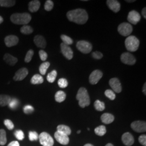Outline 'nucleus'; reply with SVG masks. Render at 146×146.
Masks as SVG:
<instances>
[{
  "mask_svg": "<svg viewBox=\"0 0 146 146\" xmlns=\"http://www.w3.org/2000/svg\"><path fill=\"white\" fill-rule=\"evenodd\" d=\"M67 17L69 21L78 25H84L88 20L87 11L83 9H76L69 11L67 13Z\"/></svg>",
  "mask_w": 146,
  "mask_h": 146,
  "instance_id": "1",
  "label": "nucleus"
},
{
  "mask_svg": "<svg viewBox=\"0 0 146 146\" xmlns=\"http://www.w3.org/2000/svg\"><path fill=\"white\" fill-rule=\"evenodd\" d=\"M31 20V15L27 13H15L11 16V21L15 25H27Z\"/></svg>",
  "mask_w": 146,
  "mask_h": 146,
  "instance_id": "2",
  "label": "nucleus"
},
{
  "mask_svg": "<svg viewBox=\"0 0 146 146\" xmlns=\"http://www.w3.org/2000/svg\"><path fill=\"white\" fill-rule=\"evenodd\" d=\"M76 99L78 101V104L81 108H84L89 106L90 100L87 89L81 87L78 89L76 95Z\"/></svg>",
  "mask_w": 146,
  "mask_h": 146,
  "instance_id": "3",
  "label": "nucleus"
},
{
  "mask_svg": "<svg viewBox=\"0 0 146 146\" xmlns=\"http://www.w3.org/2000/svg\"><path fill=\"white\" fill-rule=\"evenodd\" d=\"M140 41L139 39L134 36H129L125 40L126 49L131 52H136L139 47Z\"/></svg>",
  "mask_w": 146,
  "mask_h": 146,
  "instance_id": "4",
  "label": "nucleus"
},
{
  "mask_svg": "<svg viewBox=\"0 0 146 146\" xmlns=\"http://www.w3.org/2000/svg\"><path fill=\"white\" fill-rule=\"evenodd\" d=\"M117 31L120 35L123 36H128L133 31V27L130 23L123 22L119 26Z\"/></svg>",
  "mask_w": 146,
  "mask_h": 146,
  "instance_id": "5",
  "label": "nucleus"
},
{
  "mask_svg": "<svg viewBox=\"0 0 146 146\" xmlns=\"http://www.w3.org/2000/svg\"><path fill=\"white\" fill-rule=\"evenodd\" d=\"M40 143L43 146H52L54 141L52 137L46 132H42L38 136Z\"/></svg>",
  "mask_w": 146,
  "mask_h": 146,
  "instance_id": "6",
  "label": "nucleus"
},
{
  "mask_svg": "<svg viewBox=\"0 0 146 146\" xmlns=\"http://www.w3.org/2000/svg\"><path fill=\"white\" fill-rule=\"evenodd\" d=\"M76 48L78 50L84 54H88L92 50L93 46L90 43L86 41H80L76 43Z\"/></svg>",
  "mask_w": 146,
  "mask_h": 146,
  "instance_id": "7",
  "label": "nucleus"
},
{
  "mask_svg": "<svg viewBox=\"0 0 146 146\" xmlns=\"http://www.w3.org/2000/svg\"><path fill=\"white\" fill-rule=\"evenodd\" d=\"M121 61L125 64L134 65L136 62V58L129 52H123L121 55Z\"/></svg>",
  "mask_w": 146,
  "mask_h": 146,
  "instance_id": "8",
  "label": "nucleus"
},
{
  "mask_svg": "<svg viewBox=\"0 0 146 146\" xmlns=\"http://www.w3.org/2000/svg\"><path fill=\"white\" fill-rule=\"evenodd\" d=\"M131 128L137 133L145 132L146 131V122L142 121H134L131 124Z\"/></svg>",
  "mask_w": 146,
  "mask_h": 146,
  "instance_id": "9",
  "label": "nucleus"
},
{
  "mask_svg": "<svg viewBox=\"0 0 146 146\" xmlns=\"http://www.w3.org/2000/svg\"><path fill=\"white\" fill-rule=\"evenodd\" d=\"M103 76V73L100 70H95L90 74L89 81L90 84H96L99 82L100 79Z\"/></svg>",
  "mask_w": 146,
  "mask_h": 146,
  "instance_id": "10",
  "label": "nucleus"
},
{
  "mask_svg": "<svg viewBox=\"0 0 146 146\" xmlns=\"http://www.w3.org/2000/svg\"><path fill=\"white\" fill-rule=\"evenodd\" d=\"M127 20L131 24L136 25L139 21H140L141 16L136 11H131L128 14Z\"/></svg>",
  "mask_w": 146,
  "mask_h": 146,
  "instance_id": "11",
  "label": "nucleus"
},
{
  "mask_svg": "<svg viewBox=\"0 0 146 146\" xmlns=\"http://www.w3.org/2000/svg\"><path fill=\"white\" fill-rule=\"evenodd\" d=\"M61 52L64 56L68 60H72L73 58V52L72 49L69 46H67L64 43H61L60 44Z\"/></svg>",
  "mask_w": 146,
  "mask_h": 146,
  "instance_id": "12",
  "label": "nucleus"
},
{
  "mask_svg": "<svg viewBox=\"0 0 146 146\" xmlns=\"http://www.w3.org/2000/svg\"><path fill=\"white\" fill-rule=\"evenodd\" d=\"M54 137L58 143L63 145H67L69 143V138L68 135L61 133L59 131H56L54 134Z\"/></svg>",
  "mask_w": 146,
  "mask_h": 146,
  "instance_id": "13",
  "label": "nucleus"
},
{
  "mask_svg": "<svg viewBox=\"0 0 146 146\" xmlns=\"http://www.w3.org/2000/svg\"><path fill=\"white\" fill-rule=\"evenodd\" d=\"M109 84L110 87L113 89V90L115 93H120L122 91L121 84L120 80L118 78H111L109 81Z\"/></svg>",
  "mask_w": 146,
  "mask_h": 146,
  "instance_id": "14",
  "label": "nucleus"
},
{
  "mask_svg": "<svg viewBox=\"0 0 146 146\" xmlns=\"http://www.w3.org/2000/svg\"><path fill=\"white\" fill-rule=\"evenodd\" d=\"M28 74V70L26 68H20L19 69L13 78V79L16 81H22L24 78H26Z\"/></svg>",
  "mask_w": 146,
  "mask_h": 146,
  "instance_id": "15",
  "label": "nucleus"
},
{
  "mask_svg": "<svg viewBox=\"0 0 146 146\" xmlns=\"http://www.w3.org/2000/svg\"><path fill=\"white\" fill-rule=\"evenodd\" d=\"M19 37L13 35H8L5 37V43L7 47H11L15 46L19 43Z\"/></svg>",
  "mask_w": 146,
  "mask_h": 146,
  "instance_id": "16",
  "label": "nucleus"
},
{
  "mask_svg": "<svg viewBox=\"0 0 146 146\" xmlns=\"http://www.w3.org/2000/svg\"><path fill=\"white\" fill-rule=\"evenodd\" d=\"M122 141L125 146H131L134 142V139L130 133L127 132L122 136Z\"/></svg>",
  "mask_w": 146,
  "mask_h": 146,
  "instance_id": "17",
  "label": "nucleus"
},
{
  "mask_svg": "<svg viewBox=\"0 0 146 146\" xmlns=\"http://www.w3.org/2000/svg\"><path fill=\"white\" fill-rule=\"evenodd\" d=\"M107 4L110 10L114 13L119 12L121 8L120 2L116 0H108L107 1Z\"/></svg>",
  "mask_w": 146,
  "mask_h": 146,
  "instance_id": "18",
  "label": "nucleus"
},
{
  "mask_svg": "<svg viewBox=\"0 0 146 146\" xmlns=\"http://www.w3.org/2000/svg\"><path fill=\"white\" fill-rule=\"evenodd\" d=\"M34 42L37 47L42 49L45 48L47 46V43L44 37L41 35H36L34 38Z\"/></svg>",
  "mask_w": 146,
  "mask_h": 146,
  "instance_id": "19",
  "label": "nucleus"
},
{
  "mask_svg": "<svg viewBox=\"0 0 146 146\" xmlns=\"http://www.w3.org/2000/svg\"><path fill=\"white\" fill-rule=\"evenodd\" d=\"M3 60L8 64L11 66H15L16 63L18 61L17 58L12 56L10 54L8 53H6L3 56Z\"/></svg>",
  "mask_w": 146,
  "mask_h": 146,
  "instance_id": "20",
  "label": "nucleus"
},
{
  "mask_svg": "<svg viewBox=\"0 0 146 146\" xmlns=\"http://www.w3.org/2000/svg\"><path fill=\"white\" fill-rule=\"evenodd\" d=\"M40 2L38 0L31 1L28 5V9L31 13H35L38 11L40 7Z\"/></svg>",
  "mask_w": 146,
  "mask_h": 146,
  "instance_id": "21",
  "label": "nucleus"
},
{
  "mask_svg": "<svg viewBox=\"0 0 146 146\" xmlns=\"http://www.w3.org/2000/svg\"><path fill=\"white\" fill-rule=\"evenodd\" d=\"M101 120L104 124L108 125L114 121V116L110 113H104L101 116Z\"/></svg>",
  "mask_w": 146,
  "mask_h": 146,
  "instance_id": "22",
  "label": "nucleus"
},
{
  "mask_svg": "<svg viewBox=\"0 0 146 146\" xmlns=\"http://www.w3.org/2000/svg\"><path fill=\"white\" fill-rule=\"evenodd\" d=\"M11 98L7 95H0V106L5 107L8 106L11 102Z\"/></svg>",
  "mask_w": 146,
  "mask_h": 146,
  "instance_id": "23",
  "label": "nucleus"
},
{
  "mask_svg": "<svg viewBox=\"0 0 146 146\" xmlns=\"http://www.w3.org/2000/svg\"><path fill=\"white\" fill-rule=\"evenodd\" d=\"M57 131L68 136L70 135L72 132L70 128L68 126L63 125H58L57 127Z\"/></svg>",
  "mask_w": 146,
  "mask_h": 146,
  "instance_id": "24",
  "label": "nucleus"
},
{
  "mask_svg": "<svg viewBox=\"0 0 146 146\" xmlns=\"http://www.w3.org/2000/svg\"><path fill=\"white\" fill-rule=\"evenodd\" d=\"M66 98V94L62 90H59L57 92L55 95V101L61 103L64 101Z\"/></svg>",
  "mask_w": 146,
  "mask_h": 146,
  "instance_id": "25",
  "label": "nucleus"
},
{
  "mask_svg": "<svg viewBox=\"0 0 146 146\" xmlns=\"http://www.w3.org/2000/svg\"><path fill=\"white\" fill-rule=\"evenodd\" d=\"M44 79L41 75L39 74H35L34 75L31 80V82L33 84H41L43 82Z\"/></svg>",
  "mask_w": 146,
  "mask_h": 146,
  "instance_id": "26",
  "label": "nucleus"
},
{
  "mask_svg": "<svg viewBox=\"0 0 146 146\" xmlns=\"http://www.w3.org/2000/svg\"><path fill=\"white\" fill-rule=\"evenodd\" d=\"M15 3V0H0V6L2 7H11Z\"/></svg>",
  "mask_w": 146,
  "mask_h": 146,
  "instance_id": "27",
  "label": "nucleus"
},
{
  "mask_svg": "<svg viewBox=\"0 0 146 146\" xmlns=\"http://www.w3.org/2000/svg\"><path fill=\"white\" fill-rule=\"evenodd\" d=\"M95 133L97 135L102 136L104 135V134L106 133V127L104 125H101L96 127L95 129Z\"/></svg>",
  "mask_w": 146,
  "mask_h": 146,
  "instance_id": "28",
  "label": "nucleus"
},
{
  "mask_svg": "<svg viewBox=\"0 0 146 146\" xmlns=\"http://www.w3.org/2000/svg\"><path fill=\"white\" fill-rule=\"evenodd\" d=\"M50 66V63L49 62H44L42 63L39 67V71L42 75H44L47 72L48 68Z\"/></svg>",
  "mask_w": 146,
  "mask_h": 146,
  "instance_id": "29",
  "label": "nucleus"
},
{
  "mask_svg": "<svg viewBox=\"0 0 146 146\" xmlns=\"http://www.w3.org/2000/svg\"><path fill=\"white\" fill-rule=\"evenodd\" d=\"M21 33L25 35L31 34L33 32V29L31 26L28 25H24L20 29Z\"/></svg>",
  "mask_w": 146,
  "mask_h": 146,
  "instance_id": "30",
  "label": "nucleus"
},
{
  "mask_svg": "<svg viewBox=\"0 0 146 146\" xmlns=\"http://www.w3.org/2000/svg\"><path fill=\"white\" fill-rule=\"evenodd\" d=\"M94 107L95 110L99 111H102L105 109V104L104 102L97 100L94 102Z\"/></svg>",
  "mask_w": 146,
  "mask_h": 146,
  "instance_id": "31",
  "label": "nucleus"
},
{
  "mask_svg": "<svg viewBox=\"0 0 146 146\" xmlns=\"http://www.w3.org/2000/svg\"><path fill=\"white\" fill-rule=\"evenodd\" d=\"M7 136L5 130L1 129H0V145L4 146L7 143Z\"/></svg>",
  "mask_w": 146,
  "mask_h": 146,
  "instance_id": "32",
  "label": "nucleus"
},
{
  "mask_svg": "<svg viewBox=\"0 0 146 146\" xmlns=\"http://www.w3.org/2000/svg\"><path fill=\"white\" fill-rule=\"evenodd\" d=\"M57 72L55 70L52 71L48 74L47 76V81L50 83H53L56 78Z\"/></svg>",
  "mask_w": 146,
  "mask_h": 146,
  "instance_id": "33",
  "label": "nucleus"
},
{
  "mask_svg": "<svg viewBox=\"0 0 146 146\" xmlns=\"http://www.w3.org/2000/svg\"><path fill=\"white\" fill-rule=\"evenodd\" d=\"M19 104V101L16 98H13L11 100L10 103L8 104V107L11 108V110H16Z\"/></svg>",
  "mask_w": 146,
  "mask_h": 146,
  "instance_id": "34",
  "label": "nucleus"
},
{
  "mask_svg": "<svg viewBox=\"0 0 146 146\" xmlns=\"http://www.w3.org/2000/svg\"><path fill=\"white\" fill-rule=\"evenodd\" d=\"M61 39L62 40L63 43H64L67 46L73 44V40L70 37L66 35H61Z\"/></svg>",
  "mask_w": 146,
  "mask_h": 146,
  "instance_id": "35",
  "label": "nucleus"
},
{
  "mask_svg": "<svg viewBox=\"0 0 146 146\" xmlns=\"http://www.w3.org/2000/svg\"><path fill=\"white\" fill-rule=\"evenodd\" d=\"M54 7V2L51 0H47L45 2L44 5V9L47 11H52Z\"/></svg>",
  "mask_w": 146,
  "mask_h": 146,
  "instance_id": "36",
  "label": "nucleus"
},
{
  "mask_svg": "<svg viewBox=\"0 0 146 146\" xmlns=\"http://www.w3.org/2000/svg\"><path fill=\"white\" fill-rule=\"evenodd\" d=\"M104 94L110 100H115L116 95H115L114 92L113 90H111L110 89H107L105 91Z\"/></svg>",
  "mask_w": 146,
  "mask_h": 146,
  "instance_id": "37",
  "label": "nucleus"
},
{
  "mask_svg": "<svg viewBox=\"0 0 146 146\" xmlns=\"http://www.w3.org/2000/svg\"><path fill=\"white\" fill-rule=\"evenodd\" d=\"M58 85L61 88H65L68 86V81L66 78H60L58 81Z\"/></svg>",
  "mask_w": 146,
  "mask_h": 146,
  "instance_id": "38",
  "label": "nucleus"
},
{
  "mask_svg": "<svg viewBox=\"0 0 146 146\" xmlns=\"http://www.w3.org/2000/svg\"><path fill=\"white\" fill-rule=\"evenodd\" d=\"M34 52L33 50H32V49H30L28 51V52H27L26 55L25 56V62L29 63V62H31L32 58L34 55Z\"/></svg>",
  "mask_w": 146,
  "mask_h": 146,
  "instance_id": "39",
  "label": "nucleus"
},
{
  "mask_svg": "<svg viewBox=\"0 0 146 146\" xmlns=\"http://www.w3.org/2000/svg\"><path fill=\"white\" fill-rule=\"evenodd\" d=\"M14 135L15 136L16 138L19 140L22 141L25 138V134L23 132V131L21 130H17L14 133Z\"/></svg>",
  "mask_w": 146,
  "mask_h": 146,
  "instance_id": "40",
  "label": "nucleus"
},
{
  "mask_svg": "<svg viewBox=\"0 0 146 146\" xmlns=\"http://www.w3.org/2000/svg\"><path fill=\"white\" fill-rule=\"evenodd\" d=\"M38 139V135L36 131H30L29 133V139L30 141H37Z\"/></svg>",
  "mask_w": 146,
  "mask_h": 146,
  "instance_id": "41",
  "label": "nucleus"
},
{
  "mask_svg": "<svg viewBox=\"0 0 146 146\" xmlns=\"http://www.w3.org/2000/svg\"><path fill=\"white\" fill-rule=\"evenodd\" d=\"M4 125L7 128V129L10 131L13 130L14 128V125L13 122L11 120H9V119H6L4 121Z\"/></svg>",
  "mask_w": 146,
  "mask_h": 146,
  "instance_id": "42",
  "label": "nucleus"
},
{
  "mask_svg": "<svg viewBox=\"0 0 146 146\" xmlns=\"http://www.w3.org/2000/svg\"><path fill=\"white\" fill-rule=\"evenodd\" d=\"M34 111V108L30 105H27L23 108V111L26 114H31Z\"/></svg>",
  "mask_w": 146,
  "mask_h": 146,
  "instance_id": "43",
  "label": "nucleus"
},
{
  "mask_svg": "<svg viewBox=\"0 0 146 146\" xmlns=\"http://www.w3.org/2000/svg\"><path fill=\"white\" fill-rule=\"evenodd\" d=\"M38 54L40 56V58H41V60L43 61H45L47 60V58H48V54L47 52H44L43 50H41L39 51L38 52Z\"/></svg>",
  "mask_w": 146,
  "mask_h": 146,
  "instance_id": "44",
  "label": "nucleus"
},
{
  "mask_svg": "<svg viewBox=\"0 0 146 146\" xmlns=\"http://www.w3.org/2000/svg\"><path fill=\"white\" fill-rule=\"evenodd\" d=\"M92 56L93 58L95 59H97V60H100L101 58H102L103 57V54L100 52H94L92 53Z\"/></svg>",
  "mask_w": 146,
  "mask_h": 146,
  "instance_id": "45",
  "label": "nucleus"
},
{
  "mask_svg": "<svg viewBox=\"0 0 146 146\" xmlns=\"http://www.w3.org/2000/svg\"><path fill=\"white\" fill-rule=\"evenodd\" d=\"M139 141L142 146H146V135L145 134H142L139 136Z\"/></svg>",
  "mask_w": 146,
  "mask_h": 146,
  "instance_id": "46",
  "label": "nucleus"
},
{
  "mask_svg": "<svg viewBox=\"0 0 146 146\" xmlns=\"http://www.w3.org/2000/svg\"><path fill=\"white\" fill-rule=\"evenodd\" d=\"M7 146H20V144L18 141H11Z\"/></svg>",
  "mask_w": 146,
  "mask_h": 146,
  "instance_id": "47",
  "label": "nucleus"
},
{
  "mask_svg": "<svg viewBox=\"0 0 146 146\" xmlns=\"http://www.w3.org/2000/svg\"><path fill=\"white\" fill-rule=\"evenodd\" d=\"M142 15L145 19H146V8L145 7L142 11Z\"/></svg>",
  "mask_w": 146,
  "mask_h": 146,
  "instance_id": "48",
  "label": "nucleus"
},
{
  "mask_svg": "<svg viewBox=\"0 0 146 146\" xmlns=\"http://www.w3.org/2000/svg\"><path fill=\"white\" fill-rule=\"evenodd\" d=\"M146 83H145V84H144V85H143V89H142V92H143V94H145V95H146Z\"/></svg>",
  "mask_w": 146,
  "mask_h": 146,
  "instance_id": "49",
  "label": "nucleus"
},
{
  "mask_svg": "<svg viewBox=\"0 0 146 146\" xmlns=\"http://www.w3.org/2000/svg\"><path fill=\"white\" fill-rule=\"evenodd\" d=\"M127 2H128V3H133V2H134L135 1V0H131V1H129V0H127L125 1Z\"/></svg>",
  "mask_w": 146,
  "mask_h": 146,
  "instance_id": "50",
  "label": "nucleus"
},
{
  "mask_svg": "<svg viewBox=\"0 0 146 146\" xmlns=\"http://www.w3.org/2000/svg\"><path fill=\"white\" fill-rule=\"evenodd\" d=\"M3 22V19L2 16H0V24H1Z\"/></svg>",
  "mask_w": 146,
  "mask_h": 146,
  "instance_id": "51",
  "label": "nucleus"
},
{
  "mask_svg": "<svg viewBox=\"0 0 146 146\" xmlns=\"http://www.w3.org/2000/svg\"><path fill=\"white\" fill-rule=\"evenodd\" d=\"M84 146H94L93 145H91V144H89V143H88V144H86Z\"/></svg>",
  "mask_w": 146,
  "mask_h": 146,
  "instance_id": "52",
  "label": "nucleus"
},
{
  "mask_svg": "<svg viewBox=\"0 0 146 146\" xmlns=\"http://www.w3.org/2000/svg\"><path fill=\"white\" fill-rule=\"evenodd\" d=\"M105 146H114L111 143H108L107 145H106Z\"/></svg>",
  "mask_w": 146,
  "mask_h": 146,
  "instance_id": "53",
  "label": "nucleus"
},
{
  "mask_svg": "<svg viewBox=\"0 0 146 146\" xmlns=\"http://www.w3.org/2000/svg\"><path fill=\"white\" fill-rule=\"evenodd\" d=\"M80 132H81V131H78V134H80Z\"/></svg>",
  "mask_w": 146,
  "mask_h": 146,
  "instance_id": "54",
  "label": "nucleus"
}]
</instances>
